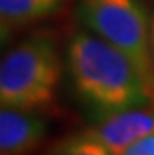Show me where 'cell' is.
<instances>
[{
  "instance_id": "1",
  "label": "cell",
  "mask_w": 154,
  "mask_h": 155,
  "mask_svg": "<svg viewBox=\"0 0 154 155\" xmlns=\"http://www.w3.org/2000/svg\"><path fill=\"white\" fill-rule=\"evenodd\" d=\"M66 66L80 100L101 119L154 104L131 60L98 35H72L66 49Z\"/></svg>"
},
{
  "instance_id": "2",
  "label": "cell",
  "mask_w": 154,
  "mask_h": 155,
  "mask_svg": "<svg viewBox=\"0 0 154 155\" xmlns=\"http://www.w3.org/2000/svg\"><path fill=\"white\" fill-rule=\"evenodd\" d=\"M61 58L52 38L33 35L0 60V105L24 111L47 108L61 78Z\"/></svg>"
},
{
  "instance_id": "3",
  "label": "cell",
  "mask_w": 154,
  "mask_h": 155,
  "mask_svg": "<svg viewBox=\"0 0 154 155\" xmlns=\"http://www.w3.org/2000/svg\"><path fill=\"white\" fill-rule=\"evenodd\" d=\"M79 17L87 28L131 60L154 102V53L149 16L142 0H82Z\"/></svg>"
},
{
  "instance_id": "4",
  "label": "cell",
  "mask_w": 154,
  "mask_h": 155,
  "mask_svg": "<svg viewBox=\"0 0 154 155\" xmlns=\"http://www.w3.org/2000/svg\"><path fill=\"white\" fill-rule=\"evenodd\" d=\"M85 133L101 143L110 155H120L135 141L154 133V104L108 114Z\"/></svg>"
},
{
  "instance_id": "5",
  "label": "cell",
  "mask_w": 154,
  "mask_h": 155,
  "mask_svg": "<svg viewBox=\"0 0 154 155\" xmlns=\"http://www.w3.org/2000/svg\"><path fill=\"white\" fill-rule=\"evenodd\" d=\"M46 133V122L35 113L0 105V155H32Z\"/></svg>"
},
{
  "instance_id": "6",
  "label": "cell",
  "mask_w": 154,
  "mask_h": 155,
  "mask_svg": "<svg viewBox=\"0 0 154 155\" xmlns=\"http://www.w3.org/2000/svg\"><path fill=\"white\" fill-rule=\"evenodd\" d=\"M61 0H0V21L8 25H22L52 14Z\"/></svg>"
},
{
  "instance_id": "7",
  "label": "cell",
  "mask_w": 154,
  "mask_h": 155,
  "mask_svg": "<svg viewBox=\"0 0 154 155\" xmlns=\"http://www.w3.org/2000/svg\"><path fill=\"white\" fill-rule=\"evenodd\" d=\"M50 155H110V152L94 138L84 133L60 143Z\"/></svg>"
},
{
  "instance_id": "8",
  "label": "cell",
  "mask_w": 154,
  "mask_h": 155,
  "mask_svg": "<svg viewBox=\"0 0 154 155\" xmlns=\"http://www.w3.org/2000/svg\"><path fill=\"white\" fill-rule=\"evenodd\" d=\"M120 155H154V133L135 141Z\"/></svg>"
},
{
  "instance_id": "9",
  "label": "cell",
  "mask_w": 154,
  "mask_h": 155,
  "mask_svg": "<svg viewBox=\"0 0 154 155\" xmlns=\"http://www.w3.org/2000/svg\"><path fill=\"white\" fill-rule=\"evenodd\" d=\"M11 25L5 24L3 21H0V49H3V45L8 42V39H10L11 36Z\"/></svg>"
},
{
  "instance_id": "10",
  "label": "cell",
  "mask_w": 154,
  "mask_h": 155,
  "mask_svg": "<svg viewBox=\"0 0 154 155\" xmlns=\"http://www.w3.org/2000/svg\"><path fill=\"white\" fill-rule=\"evenodd\" d=\"M149 36H151V47H152V53H154V10L149 16Z\"/></svg>"
}]
</instances>
